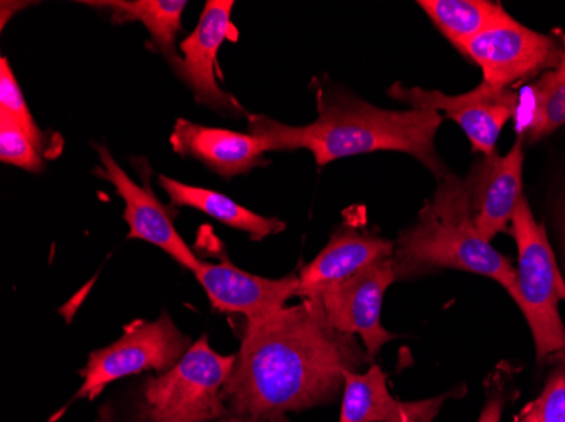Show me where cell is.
<instances>
[{"label":"cell","mask_w":565,"mask_h":422,"mask_svg":"<svg viewBox=\"0 0 565 422\" xmlns=\"http://www.w3.org/2000/svg\"><path fill=\"white\" fill-rule=\"evenodd\" d=\"M358 336L330 325L319 296L259 322H244L233 372L222 390L228 418L288 422L290 412L342 398L345 374L370 364Z\"/></svg>","instance_id":"1"},{"label":"cell","mask_w":565,"mask_h":422,"mask_svg":"<svg viewBox=\"0 0 565 422\" xmlns=\"http://www.w3.org/2000/svg\"><path fill=\"white\" fill-rule=\"evenodd\" d=\"M319 117L308 126H287L266 116H249L247 130L266 152L307 149L320 167L349 155L398 151L414 155L444 180L449 176L435 149V136L444 117L434 110H386L342 94L317 88Z\"/></svg>","instance_id":"2"},{"label":"cell","mask_w":565,"mask_h":422,"mask_svg":"<svg viewBox=\"0 0 565 422\" xmlns=\"http://www.w3.org/2000/svg\"><path fill=\"white\" fill-rule=\"evenodd\" d=\"M393 262L396 279L459 269L493 279L511 297L516 293V269L479 234L468 181L454 174L439 180L417 224L399 235Z\"/></svg>","instance_id":"3"},{"label":"cell","mask_w":565,"mask_h":422,"mask_svg":"<svg viewBox=\"0 0 565 422\" xmlns=\"http://www.w3.org/2000/svg\"><path fill=\"white\" fill-rule=\"evenodd\" d=\"M236 355L212 350L207 335L171 370L142 380L122 405H106L97 422H217L228 418L222 390Z\"/></svg>","instance_id":"4"},{"label":"cell","mask_w":565,"mask_h":422,"mask_svg":"<svg viewBox=\"0 0 565 422\" xmlns=\"http://www.w3.org/2000/svg\"><path fill=\"white\" fill-rule=\"evenodd\" d=\"M511 231L519 246L515 303L522 307L535 339L536 357L565 360V326L558 301L565 300V281L544 225L533 218L525 196L511 218Z\"/></svg>","instance_id":"5"},{"label":"cell","mask_w":565,"mask_h":422,"mask_svg":"<svg viewBox=\"0 0 565 422\" xmlns=\"http://www.w3.org/2000/svg\"><path fill=\"white\" fill-rule=\"evenodd\" d=\"M192 345V339L174 325L167 311L154 322L138 320L127 325L124 335L113 345L92 351L82 368L84 383L75 399L94 401L109 383L124 377L168 372L185 357Z\"/></svg>","instance_id":"6"},{"label":"cell","mask_w":565,"mask_h":422,"mask_svg":"<svg viewBox=\"0 0 565 422\" xmlns=\"http://www.w3.org/2000/svg\"><path fill=\"white\" fill-rule=\"evenodd\" d=\"M390 97L412 109L434 110L459 123L472 144V151L494 155L498 138L508 120L519 112L520 98L511 88L493 87L482 82L475 90L462 95H446L437 90L408 88L396 84Z\"/></svg>","instance_id":"7"},{"label":"cell","mask_w":565,"mask_h":422,"mask_svg":"<svg viewBox=\"0 0 565 422\" xmlns=\"http://www.w3.org/2000/svg\"><path fill=\"white\" fill-rule=\"evenodd\" d=\"M460 53L482 69V82L501 88L557 68L564 56L555 37L529 30L515 19L479 34Z\"/></svg>","instance_id":"8"},{"label":"cell","mask_w":565,"mask_h":422,"mask_svg":"<svg viewBox=\"0 0 565 422\" xmlns=\"http://www.w3.org/2000/svg\"><path fill=\"white\" fill-rule=\"evenodd\" d=\"M396 281L393 257L371 263L370 268L319 294L330 325L358 336L371 360L396 336L381 325V307L386 289Z\"/></svg>","instance_id":"9"},{"label":"cell","mask_w":565,"mask_h":422,"mask_svg":"<svg viewBox=\"0 0 565 422\" xmlns=\"http://www.w3.org/2000/svg\"><path fill=\"white\" fill-rule=\"evenodd\" d=\"M193 275L215 311L241 314L246 323L268 318L294 297L301 300L300 278L295 272L281 279L259 278L222 257L218 263L200 260Z\"/></svg>","instance_id":"10"},{"label":"cell","mask_w":565,"mask_h":422,"mask_svg":"<svg viewBox=\"0 0 565 422\" xmlns=\"http://www.w3.org/2000/svg\"><path fill=\"white\" fill-rule=\"evenodd\" d=\"M233 0H209L205 2L195 30L180 44L183 58L174 68L177 75L189 85L199 104L222 116H239L244 112L236 98L218 87L215 80V63L222 43L236 37L233 25Z\"/></svg>","instance_id":"11"},{"label":"cell","mask_w":565,"mask_h":422,"mask_svg":"<svg viewBox=\"0 0 565 422\" xmlns=\"http://www.w3.org/2000/svg\"><path fill=\"white\" fill-rule=\"evenodd\" d=\"M100 158L97 174L114 184L117 195L126 203L124 220L129 225V239L145 240L160 247L186 271L199 269V257L190 249L174 227L171 209L152 192L149 183L138 184L116 163L107 145H94Z\"/></svg>","instance_id":"12"},{"label":"cell","mask_w":565,"mask_h":422,"mask_svg":"<svg viewBox=\"0 0 565 422\" xmlns=\"http://www.w3.org/2000/svg\"><path fill=\"white\" fill-rule=\"evenodd\" d=\"M522 139L507 155H484L469 176L476 227L486 240L494 239L501 231H508L516 205L523 193Z\"/></svg>","instance_id":"13"},{"label":"cell","mask_w":565,"mask_h":422,"mask_svg":"<svg viewBox=\"0 0 565 422\" xmlns=\"http://www.w3.org/2000/svg\"><path fill=\"white\" fill-rule=\"evenodd\" d=\"M170 144L177 154L193 158L224 177L239 176L266 164L265 145L249 132L200 126L186 119L174 123Z\"/></svg>","instance_id":"14"},{"label":"cell","mask_w":565,"mask_h":422,"mask_svg":"<svg viewBox=\"0 0 565 422\" xmlns=\"http://www.w3.org/2000/svg\"><path fill=\"white\" fill-rule=\"evenodd\" d=\"M452 393L417 402L398 401L388 390V376L374 364L364 374H345L339 422H431Z\"/></svg>","instance_id":"15"},{"label":"cell","mask_w":565,"mask_h":422,"mask_svg":"<svg viewBox=\"0 0 565 422\" xmlns=\"http://www.w3.org/2000/svg\"><path fill=\"white\" fill-rule=\"evenodd\" d=\"M395 244L373 231L341 227L333 231L322 252L301 268V297L319 296L323 289L352 278L370 268L371 263L390 259Z\"/></svg>","instance_id":"16"},{"label":"cell","mask_w":565,"mask_h":422,"mask_svg":"<svg viewBox=\"0 0 565 422\" xmlns=\"http://www.w3.org/2000/svg\"><path fill=\"white\" fill-rule=\"evenodd\" d=\"M160 186L170 196L174 206H189V208L199 209L202 214L209 215L227 227L246 231L253 240L266 239V237H271L287 228V224L279 218L254 214L246 206L239 205L222 193L212 192V190L196 188V186H190V184L168 176H160Z\"/></svg>","instance_id":"17"},{"label":"cell","mask_w":565,"mask_h":422,"mask_svg":"<svg viewBox=\"0 0 565 422\" xmlns=\"http://www.w3.org/2000/svg\"><path fill=\"white\" fill-rule=\"evenodd\" d=\"M84 4L109 12L114 24L141 22L151 34V43L171 66L177 68L182 63L178 56L177 37L183 31L182 15L189 6L185 0H94Z\"/></svg>","instance_id":"18"},{"label":"cell","mask_w":565,"mask_h":422,"mask_svg":"<svg viewBox=\"0 0 565 422\" xmlns=\"http://www.w3.org/2000/svg\"><path fill=\"white\" fill-rule=\"evenodd\" d=\"M418 6L459 51L484 31L513 21L500 2L490 0H420Z\"/></svg>","instance_id":"19"},{"label":"cell","mask_w":565,"mask_h":422,"mask_svg":"<svg viewBox=\"0 0 565 422\" xmlns=\"http://www.w3.org/2000/svg\"><path fill=\"white\" fill-rule=\"evenodd\" d=\"M565 123V80L548 72L533 87V110L520 132L530 141H541Z\"/></svg>","instance_id":"20"},{"label":"cell","mask_w":565,"mask_h":422,"mask_svg":"<svg viewBox=\"0 0 565 422\" xmlns=\"http://www.w3.org/2000/svg\"><path fill=\"white\" fill-rule=\"evenodd\" d=\"M0 112L12 117L22 127L25 134L30 136L44 155H56L62 149V141H50V136L40 129L34 122L33 113L25 104L21 87L15 80L8 58L0 59Z\"/></svg>","instance_id":"21"},{"label":"cell","mask_w":565,"mask_h":422,"mask_svg":"<svg viewBox=\"0 0 565 422\" xmlns=\"http://www.w3.org/2000/svg\"><path fill=\"white\" fill-rule=\"evenodd\" d=\"M0 160L21 170L40 173L44 154L12 117L0 112Z\"/></svg>","instance_id":"22"},{"label":"cell","mask_w":565,"mask_h":422,"mask_svg":"<svg viewBox=\"0 0 565 422\" xmlns=\"http://www.w3.org/2000/svg\"><path fill=\"white\" fill-rule=\"evenodd\" d=\"M533 402L542 422H565V360L558 361L541 398Z\"/></svg>","instance_id":"23"},{"label":"cell","mask_w":565,"mask_h":422,"mask_svg":"<svg viewBox=\"0 0 565 422\" xmlns=\"http://www.w3.org/2000/svg\"><path fill=\"white\" fill-rule=\"evenodd\" d=\"M504 409V396L498 390L497 393L490 396L484 408H482L481 415H479L478 422H501V415H503Z\"/></svg>","instance_id":"24"},{"label":"cell","mask_w":565,"mask_h":422,"mask_svg":"<svg viewBox=\"0 0 565 422\" xmlns=\"http://www.w3.org/2000/svg\"><path fill=\"white\" fill-rule=\"evenodd\" d=\"M516 422H542L541 415H539V411H536L535 402H532V404H529L523 409L522 414L519 415Z\"/></svg>","instance_id":"25"},{"label":"cell","mask_w":565,"mask_h":422,"mask_svg":"<svg viewBox=\"0 0 565 422\" xmlns=\"http://www.w3.org/2000/svg\"><path fill=\"white\" fill-rule=\"evenodd\" d=\"M552 73H554L555 78H558V80H565V53L564 56H562L561 63H558L557 68L552 69Z\"/></svg>","instance_id":"26"},{"label":"cell","mask_w":565,"mask_h":422,"mask_svg":"<svg viewBox=\"0 0 565 422\" xmlns=\"http://www.w3.org/2000/svg\"><path fill=\"white\" fill-rule=\"evenodd\" d=\"M217 422H239V421H236V419H234V418H225V419H221V421H217Z\"/></svg>","instance_id":"27"}]
</instances>
